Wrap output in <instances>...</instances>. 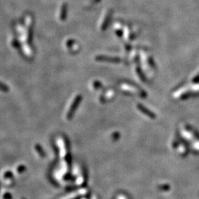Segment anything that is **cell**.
<instances>
[{"mask_svg":"<svg viewBox=\"0 0 199 199\" xmlns=\"http://www.w3.org/2000/svg\"><path fill=\"white\" fill-rule=\"evenodd\" d=\"M32 22L30 17H27L26 18V40L27 42L30 43L31 40V28H32Z\"/></svg>","mask_w":199,"mask_h":199,"instance_id":"cell-1","label":"cell"},{"mask_svg":"<svg viewBox=\"0 0 199 199\" xmlns=\"http://www.w3.org/2000/svg\"><path fill=\"white\" fill-rule=\"evenodd\" d=\"M0 91H2V92H8L9 89L7 86L0 82Z\"/></svg>","mask_w":199,"mask_h":199,"instance_id":"cell-2","label":"cell"}]
</instances>
